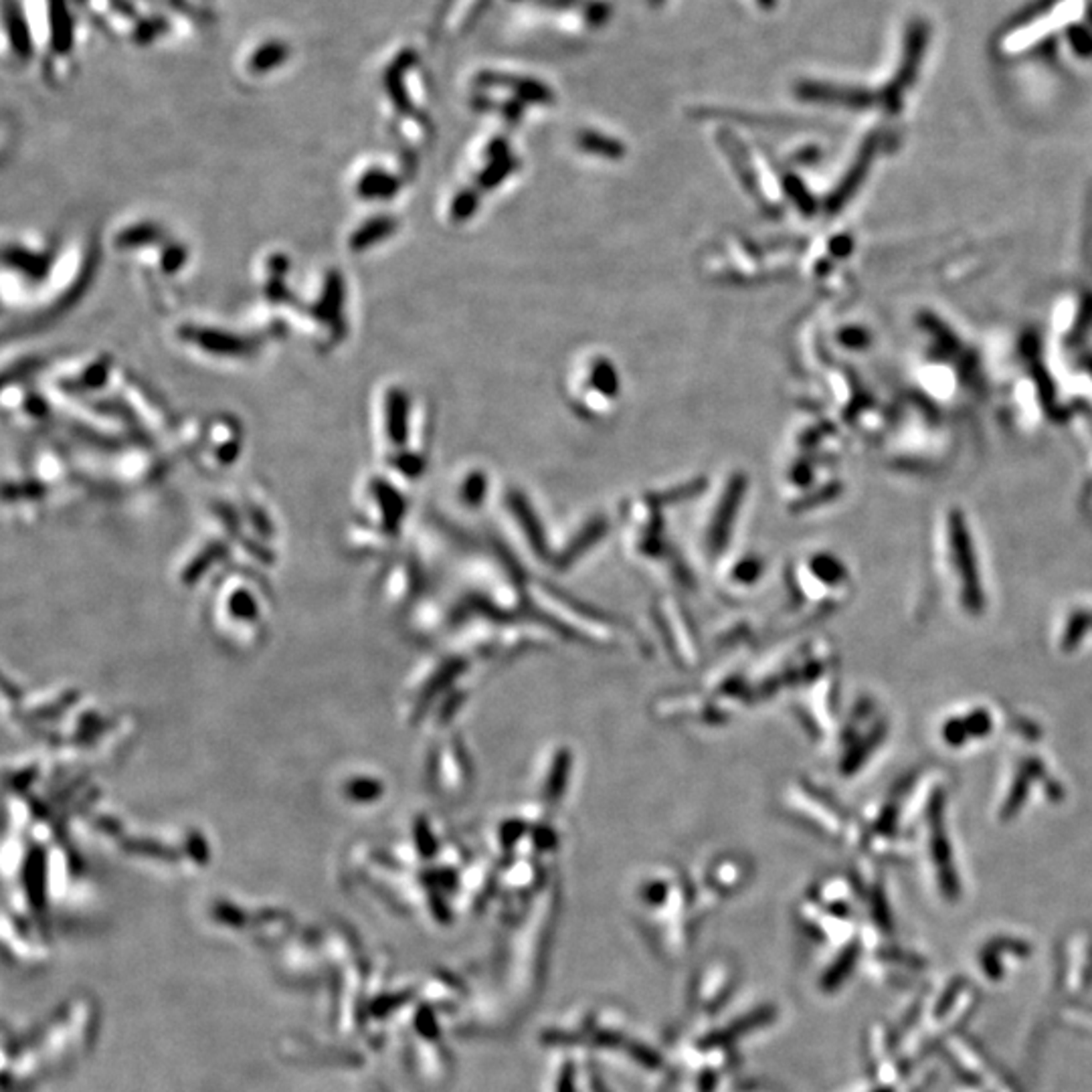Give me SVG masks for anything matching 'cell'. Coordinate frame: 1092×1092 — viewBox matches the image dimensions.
Returning a JSON list of instances; mask_svg holds the SVG:
<instances>
[{
    "mask_svg": "<svg viewBox=\"0 0 1092 1092\" xmlns=\"http://www.w3.org/2000/svg\"><path fill=\"white\" fill-rule=\"evenodd\" d=\"M81 47V27L69 0H4V61L27 65L39 55L51 77H65Z\"/></svg>",
    "mask_w": 1092,
    "mask_h": 1092,
    "instance_id": "6da1fadb",
    "label": "cell"
},
{
    "mask_svg": "<svg viewBox=\"0 0 1092 1092\" xmlns=\"http://www.w3.org/2000/svg\"><path fill=\"white\" fill-rule=\"evenodd\" d=\"M947 562H948V581L955 587V595L959 609L969 617H980L985 614L987 599H985V585H983V575L977 561L975 548H973L965 528L959 520L948 522V548H947Z\"/></svg>",
    "mask_w": 1092,
    "mask_h": 1092,
    "instance_id": "7a4b0ae2",
    "label": "cell"
},
{
    "mask_svg": "<svg viewBox=\"0 0 1092 1092\" xmlns=\"http://www.w3.org/2000/svg\"><path fill=\"white\" fill-rule=\"evenodd\" d=\"M1010 765V775L1006 777V789L1000 797V819L1011 822L1017 813L1030 803L1032 795H1040L1044 799H1056L1062 795L1060 783L1048 771V763L1040 755L1020 750Z\"/></svg>",
    "mask_w": 1092,
    "mask_h": 1092,
    "instance_id": "3957f363",
    "label": "cell"
},
{
    "mask_svg": "<svg viewBox=\"0 0 1092 1092\" xmlns=\"http://www.w3.org/2000/svg\"><path fill=\"white\" fill-rule=\"evenodd\" d=\"M846 734L848 753L844 757V763H839V767H844V771H848V773H856L870 759L872 750L880 749L884 740H886L888 720L876 706L866 703L864 710H859V713L856 710L852 718H849Z\"/></svg>",
    "mask_w": 1092,
    "mask_h": 1092,
    "instance_id": "277c9868",
    "label": "cell"
},
{
    "mask_svg": "<svg viewBox=\"0 0 1092 1092\" xmlns=\"http://www.w3.org/2000/svg\"><path fill=\"white\" fill-rule=\"evenodd\" d=\"M995 713L985 704H973L965 710L951 713L941 724L938 733L945 747L953 750H965L983 743L995 733Z\"/></svg>",
    "mask_w": 1092,
    "mask_h": 1092,
    "instance_id": "5b68a950",
    "label": "cell"
},
{
    "mask_svg": "<svg viewBox=\"0 0 1092 1092\" xmlns=\"http://www.w3.org/2000/svg\"><path fill=\"white\" fill-rule=\"evenodd\" d=\"M241 69L247 73V76L253 77H264L269 76V71H278V69L285 67L288 63H291V59L295 57L294 53V45L288 41V39L281 37H261L257 41L249 43L243 51H241Z\"/></svg>",
    "mask_w": 1092,
    "mask_h": 1092,
    "instance_id": "8992f818",
    "label": "cell"
},
{
    "mask_svg": "<svg viewBox=\"0 0 1092 1092\" xmlns=\"http://www.w3.org/2000/svg\"><path fill=\"white\" fill-rule=\"evenodd\" d=\"M1092 637V605H1074L1066 609L1058 627V647L1064 654H1074Z\"/></svg>",
    "mask_w": 1092,
    "mask_h": 1092,
    "instance_id": "52a82bcc",
    "label": "cell"
},
{
    "mask_svg": "<svg viewBox=\"0 0 1092 1092\" xmlns=\"http://www.w3.org/2000/svg\"><path fill=\"white\" fill-rule=\"evenodd\" d=\"M822 802L823 799L819 797V795L807 792V789H799V792L789 793V805H792V809L802 813L807 822L809 818H812L815 828L823 829V832L828 833L844 832V825L839 823L838 812H833L828 803L823 805Z\"/></svg>",
    "mask_w": 1092,
    "mask_h": 1092,
    "instance_id": "ba28073f",
    "label": "cell"
},
{
    "mask_svg": "<svg viewBox=\"0 0 1092 1092\" xmlns=\"http://www.w3.org/2000/svg\"><path fill=\"white\" fill-rule=\"evenodd\" d=\"M745 492V479L740 476H736L730 486L726 488L723 500H720L718 512H716L713 526H710V546L720 551L724 546L726 536H729L730 528H733L734 516H736V508H739L740 498H743Z\"/></svg>",
    "mask_w": 1092,
    "mask_h": 1092,
    "instance_id": "9c48e42d",
    "label": "cell"
},
{
    "mask_svg": "<svg viewBox=\"0 0 1092 1092\" xmlns=\"http://www.w3.org/2000/svg\"><path fill=\"white\" fill-rule=\"evenodd\" d=\"M510 508H512V512L516 514V518H520V520H522L524 530H526L528 538H530V541H535L536 548H541L542 546V532H541V528H538V522H536L535 514H532V510H530V506H528L526 500H524L520 494H512Z\"/></svg>",
    "mask_w": 1092,
    "mask_h": 1092,
    "instance_id": "30bf717a",
    "label": "cell"
},
{
    "mask_svg": "<svg viewBox=\"0 0 1092 1092\" xmlns=\"http://www.w3.org/2000/svg\"><path fill=\"white\" fill-rule=\"evenodd\" d=\"M579 144L581 148H585V150L593 152V154H601L609 158H619L624 154V146H621L619 142L599 134H583Z\"/></svg>",
    "mask_w": 1092,
    "mask_h": 1092,
    "instance_id": "8fae6325",
    "label": "cell"
},
{
    "mask_svg": "<svg viewBox=\"0 0 1092 1092\" xmlns=\"http://www.w3.org/2000/svg\"><path fill=\"white\" fill-rule=\"evenodd\" d=\"M591 380L603 394H607V397L615 394L617 389H619V380H617L615 368L611 367L607 360L595 363V367H593V373H591Z\"/></svg>",
    "mask_w": 1092,
    "mask_h": 1092,
    "instance_id": "7c38bea8",
    "label": "cell"
},
{
    "mask_svg": "<svg viewBox=\"0 0 1092 1092\" xmlns=\"http://www.w3.org/2000/svg\"><path fill=\"white\" fill-rule=\"evenodd\" d=\"M486 479L482 476H472V479L468 482L466 488V496L469 498V502H479L483 498V492H486Z\"/></svg>",
    "mask_w": 1092,
    "mask_h": 1092,
    "instance_id": "4fadbf2b",
    "label": "cell"
},
{
    "mask_svg": "<svg viewBox=\"0 0 1092 1092\" xmlns=\"http://www.w3.org/2000/svg\"><path fill=\"white\" fill-rule=\"evenodd\" d=\"M565 771H569V763H565V760H561V767H558V771H555V773H552V779H555V777H561V775L565 773ZM561 792H562L561 785L551 783V785H548V787H546V795H548V797H552V795H558Z\"/></svg>",
    "mask_w": 1092,
    "mask_h": 1092,
    "instance_id": "5bb4252c",
    "label": "cell"
}]
</instances>
